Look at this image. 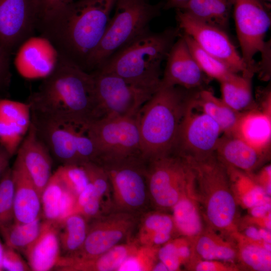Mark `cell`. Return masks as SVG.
Returning a JSON list of instances; mask_svg holds the SVG:
<instances>
[{
  "label": "cell",
  "instance_id": "cell-1",
  "mask_svg": "<svg viewBox=\"0 0 271 271\" xmlns=\"http://www.w3.org/2000/svg\"><path fill=\"white\" fill-rule=\"evenodd\" d=\"M115 1L76 0L41 18L37 30L52 44L60 57L86 71L106 29Z\"/></svg>",
  "mask_w": 271,
  "mask_h": 271
},
{
  "label": "cell",
  "instance_id": "cell-2",
  "mask_svg": "<svg viewBox=\"0 0 271 271\" xmlns=\"http://www.w3.org/2000/svg\"><path fill=\"white\" fill-rule=\"evenodd\" d=\"M31 114L84 128L98 119L93 75L60 56L28 100Z\"/></svg>",
  "mask_w": 271,
  "mask_h": 271
},
{
  "label": "cell",
  "instance_id": "cell-3",
  "mask_svg": "<svg viewBox=\"0 0 271 271\" xmlns=\"http://www.w3.org/2000/svg\"><path fill=\"white\" fill-rule=\"evenodd\" d=\"M200 90L160 86L141 107L136 117L145 160L173 152L186 109Z\"/></svg>",
  "mask_w": 271,
  "mask_h": 271
},
{
  "label": "cell",
  "instance_id": "cell-4",
  "mask_svg": "<svg viewBox=\"0 0 271 271\" xmlns=\"http://www.w3.org/2000/svg\"><path fill=\"white\" fill-rule=\"evenodd\" d=\"M185 158L194 173L193 193L203 219L208 227L231 238L238 231V204L226 166L215 153L202 159Z\"/></svg>",
  "mask_w": 271,
  "mask_h": 271
},
{
  "label": "cell",
  "instance_id": "cell-5",
  "mask_svg": "<svg viewBox=\"0 0 271 271\" xmlns=\"http://www.w3.org/2000/svg\"><path fill=\"white\" fill-rule=\"evenodd\" d=\"M179 29L149 30L112 55L97 70L115 74L140 87L155 92L161 80V64L178 39Z\"/></svg>",
  "mask_w": 271,
  "mask_h": 271
},
{
  "label": "cell",
  "instance_id": "cell-6",
  "mask_svg": "<svg viewBox=\"0 0 271 271\" xmlns=\"http://www.w3.org/2000/svg\"><path fill=\"white\" fill-rule=\"evenodd\" d=\"M161 7L160 4L152 5L147 0H116L113 15L88 61L86 71L91 73L99 69L115 53L149 30Z\"/></svg>",
  "mask_w": 271,
  "mask_h": 271
},
{
  "label": "cell",
  "instance_id": "cell-7",
  "mask_svg": "<svg viewBox=\"0 0 271 271\" xmlns=\"http://www.w3.org/2000/svg\"><path fill=\"white\" fill-rule=\"evenodd\" d=\"M146 162L149 197L159 209L171 210L192 189L194 176L189 162L174 152Z\"/></svg>",
  "mask_w": 271,
  "mask_h": 271
},
{
  "label": "cell",
  "instance_id": "cell-8",
  "mask_svg": "<svg viewBox=\"0 0 271 271\" xmlns=\"http://www.w3.org/2000/svg\"><path fill=\"white\" fill-rule=\"evenodd\" d=\"M136 116L101 118L85 127L96 149V162L143 157Z\"/></svg>",
  "mask_w": 271,
  "mask_h": 271
},
{
  "label": "cell",
  "instance_id": "cell-9",
  "mask_svg": "<svg viewBox=\"0 0 271 271\" xmlns=\"http://www.w3.org/2000/svg\"><path fill=\"white\" fill-rule=\"evenodd\" d=\"M98 163L107 175L118 211L132 213L143 209L149 197L146 160L137 156Z\"/></svg>",
  "mask_w": 271,
  "mask_h": 271
},
{
  "label": "cell",
  "instance_id": "cell-10",
  "mask_svg": "<svg viewBox=\"0 0 271 271\" xmlns=\"http://www.w3.org/2000/svg\"><path fill=\"white\" fill-rule=\"evenodd\" d=\"M266 0H231L232 13L241 56L247 66L256 72L254 57L270 47L265 41L271 24L270 6Z\"/></svg>",
  "mask_w": 271,
  "mask_h": 271
},
{
  "label": "cell",
  "instance_id": "cell-11",
  "mask_svg": "<svg viewBox=\"0 0 271 271\" xmlns=\"http://www.w3.org/2000/svg\"><path fill=\"white\" fill-rule=\"evenodd\" d=\"M91 73L94 80L98 119L135 116L155 92L112 73L97 70Z\"/></svg>",
  "mask_w": 271,
  "mask_h": 271
},
{
  "label": "cell",
  "instance_id": "cell-12",
  "mask_svg": "<svg viewBox=\"0 0 271 271\" xmlns=\"http://www.w3.org/2000/svg\"><path fill=\"white\" fill-rule=\"evenodd\" d=\"M179 30L191 37L205 52L221 61L234 72L252 77L254 72L243 61L226 32L176 10Z\"/></svg>",
  "mask_w": 271,
  "mask_h": 271
},
{
  "label": "cell",
  "instance_id": "cell-13",
  "mask_svg": "<svg viewBox=\"0 0 271 271\" xmlns=\"http://www.w3.org/2000/svg\"><path fill=\"white\" fill-rule=\"evenodd\" d=\"M197 95L186 109L173 151L183 157L196 159L215 153L222 133L218 124L197 105Z\"/></svg>",
  "mask_w": 271,
  "mask_h": 271
},
{
  "label": "cell",
  "instance_id": "cell-14",
  "mask_svg": "<svg viewBox=\"0 0 271 271\" xmlns=\"http://www.w3.org/2000/svg\"><path fill=\"white\" fill-rule=\"evenodd\" d=\"M91 221L81 248L69 257L89 259L100 255L120 243L131 232L136 223L132 213L121 211L101 215Z\"/></svg>",
  "mask_w": 271,
  "mask_h": 271
},
{
  "label": "cell",
  "instance_id": "cell-15",
  "mask_svg": "<svg viewBox=\"0 0 271 271\" xmlns=\"http://www.w3.org/2000/svg\"><path fill=\"white\" fill-rule=\"evenodd\" d=\"M39 0H0V46L10 54L34 36L40 20Z\"/></svg>",
  "mask_w": 271,
  "mask_h": 271
},
{
  "label": "cell",
  "instance_id": "cell-16",
  "mask_svg": "<svg viewBox=\"0 0 271 271\" xmlns=\"http://www.w3.org/2000/svg\"><path fill=\"white\" fill-rule=\"evenodd\" d=\"M166 60L160 86H177L188 90L205 88L209 78L198 66L180 34Z\"/></svg>",
  "mask_w": 271,
  "mask_h": 271
},
{
  "label": "cell",
  "instance_id": "cell-17",
  "mask_svg": "<svg viewBox=\"0 0 271 271\" xmlns=\"http://www.w3.org/2000/svg\"><path fill=\"white\" fill-rule=\"evenodd\" d=\"M17 50L16 68L27 79H44L54 71L60 59L52 44L41 35L29 38Z\"/></svg>",
  "mask_w": 271,
  "mask_h": 271
},
{
  "label": "cell",
  "instance_id": "cell-18",
  "mask_svg": "<svg viewBox=\"0 0 271 271\" xmlns=\"http://www.w3.org/2000/svg\"><path fill=\"white\" fill-rule=\"evenodd\" d=\"M17 158L32 178L41 195L52 176L51 154L31 121L17 152Z\"/></svg>",
  "mask_w": 271,
  "mask_h": 271
},
{
  "label": "cell",
  "instance_id": "cell-19",
  "mask_svg": "<svg viewBox=\"0 0 271 271\" xmlns=\"http://www.w3.org/2000/svg\"><path fill=\"white\" fill-rule=\"evenodd\" d=\"M39 136L49 149L52 157L62 165L79 164L74 126L32 114ZM80 165V164H79Z\"/></svg>",
  "mask_w": 271,
  "mask_h": 271
},
{
  "label": "cell",
  "instance_id": "cell-20",
  "mask_svg": "<svg viewBox=\"0 0 271 271\" xmlns=\"http://www.w3.org/2000/svg\"><path fill=\"white\" fill-rule=\"evenodd\" d=\"M31 121L28 102L0 99V145L11 156L17 153Z\"/></svg>",
  "mask_w": 271,
  "mask_h": 271
},
{
  "label": "cell",
  "instance_id": "cell-21",
  "mask_svg": "<svg viewBox=\"0 0 271 271\" xmlns=\"http://www.w3.org/2000/svg\"><path fill=\"white\" fill-rule=\"evenodd\" d=\"M11 169L14 185V221L32 222L42 215L41 195L17 158Z\"/></svg>",
  "mask_w": 271,
  "mask_h": 271
},
{
  "label": "cell",
  "instance_id": "cell-22",
  "mask_svg": "<svg viewBox=\"0 0 271 271\" xmlns=\"http://www.w3.org/2000/svg\"><path fill=\"white\" fill-rule=\"evenodd\" d=\"M24 254L31 270L54 269L61 255L57 223L44 219L38 235Z\"/></svg>",
  "mask_w": 271,
  "mask_h": 271
},
{
  "label": "cell",
  "instance_id": "cell-23",
  "mask_svg": "<svg viewBox=\"0 0 271 271\" xmlns=\"http://www.w3.org/2000/svg\"><path fill=\"white\" fill-rule=\"evenodd\" d=\"M215 153L224 164L247 173H252L270 156L234 135L225 134L219 138Z\"/></svg>",
  "mask_w": 271,
  "mask_h": 271
},
{
  "label": "cell",
  "instance_id": "cell-24",
  "mask_svg": "<svg viewBox=\"0 0 271 271\" xmlns=\"http://www.w3.org/2000/svg\"><path fill=\"white\" fill-rule=\"evenodd\" d=\"M242 112L233 135L261 152L269 154L271 105H261Z\"/></svg>",
  "mask_w": 271,
  "mask_h": 271
},
{
  "label": "cell",
  "instance_id": "cell-25",
  "mask_svg": "<svg viewBox=\"0 0 271 271\" xmlns=\"http://www.w3.org/2000/svg\"><path fill=\"white\" fill-rule=\"evenodd\" d=\"M137 241L119 243L100 255L89 259L61 256L54 268L61 271L117 270L123 261L139 245Z\"/></svg>",
  "mask_w": 271,
  "mask_h": 271
},
{
  "label": "cell",
  "instance_id": "cell-26",
  "mask_svg": "<svg viewBox=\"0 0 271 271\" xmlns=\"http://www.w3.org/2000/svg\"><path fill=\"white\" fill-rule=\"evenodd\" d=\"M41 199L43 218L57 224L73 213L76 197L54 173Z\"/></svg>",
  "mask_w": 271,
  "mask_h": 271
},
{
  "label": "cell",
  "instance_id": "cell-27",
  "mask_svg": "<svg viewBox=\"0 0 271 271\" xmlns=\"http://www.w3.org/2000/svg\"><path fill=\"white\" fill-rule=\"evenodd\" d=\"M193 254L204 260L234 263L237 260V248L233 239L207 227L192 239Z\"/></svg>",
  "mask_w": 271,
  "mask_h": 271
},
{
  "label": "cell",
  "instance_id": "cell-28",
  "mask_svg": "<svg viewBox=\"0 0 271 271\" xmlns=\"http://www.w3.org/2000/svg\"><path fill=\"white\" fill-rule=\"evenodd\" d=\"M224 165L237 204L250 209L254 206L270 202V196L257 183L253 173H247Z\"/></svg>",
  "mask_w": 271,
  "mask_h": 271
},
{
  "label": "cell",
  "instance_id": "cell-29",
  "mask_svg": "<svg viewBox=\"0 0 271 271\" xmlns=\"http://www.w3.org/2000/svg\"><path fill=\"white\" fill-rule=\"evenodd\" d=\"M198 107L212 118L219 125L223 134L233 135L242 114L215 96L209 89H202L196 98Z\"/></svg>",
  "mask_w": 271,
  "mask_h": 271
},
{
  "label": "cell",
  "instance_id": "cell-30",
  "mask_svg": "<svg viewBox=\"0 0 271 271\" xmlns=\"http://www.w3.org/2000/svg\"><path fill=\"white\" fill-rule=\"evenodd\" d=\"M171 210L176 231L181 236L193 239L204 229L203 217L193 189L185 194Z\"/></svg>",
  "mask_w": 271,
  "mask_h": 271
},
{
  "label": "cell",
  "instance_id": "cell-31",
  "mask_svg": "<svg viewBox=\"0 0 271 271\" xmlns=\"http://www.w3.org/2000/svg\"><path fill=\"white\" fill-rule=\"evenodd\" d=\"M175 231L172 215L160 212H152L143 218L137 241L140 245L159 248L172 239Z\"/></svg>",
  "mask_w": 271,
  "mask_h": 271
},
{
  "label": "cell",
  "instance_id": "cell-32",
  "mask_svg": "<svg viewBox=\"0 0 271 271\" xmlns=\"http://www.w3.org/2000/svg\"><path fill=\"white\" fill-rule=\"evenodd\" d=\"M179 10L226 32L232 14V2L231 0H190L183 9Z\"/></svg>",
  "mask_w": 271,
  "mask_h": 271
},
{
  "label": "cell",
  "instance_id": "cell-33",
  "mask_svg": "<svg viewBox=\"0 0 271 271\" xmlns=\"http://www.w3.org/2000/svg\"><path fill=\"white\" fill-rule=\"evenodd\" d=\"M237 248V260L255 271L271 270L270 243L249 238L238 231L232 236Z\"/></svg>",
  "mask_w": 271,
  "mask_h": 271
},
{
  "label": "cell",
  "instance_id": "cell-34",
  "mask_svg": "<svg viewBox=\"0 0 271 271\" xmlns=\"http://www.w3.org/2000/svg\"><path fill=\"white\" fill-rule=\"evenodd\" d=\"M251 77L234 73L220 82L221 99L229 106L238 112L254 108Z\"/></svg>",
  "mask_w": 271,
  "mask_h": 271
},
{
  "label": "cell",
  "instance_id": "cell-35",
  "mask_svg": "<svg viewBox=\"0 0 271 271\" xmlns=\"http://www.w3.org/2000/svg\"><path fill=\"white\" fill-rule=\"evenodd\" d=\"M61 255L72 256L81 248L86 237L88 223L81 214L69 215L57 224Z\"/></svg>",
  "mask_w": 271,
  "mask_h": 271
},
{
  "label": "cell",
  "instance_id": "cell-36",
  "mask_svg": "<svg viewBox=\"0 0 271 271\" xmlns=\"http://www.w3.org/2000/svg\"><path fill=\"white\" fill-rule=\"evenodd\" d=\"M43 218L42 215L29 223H19L14 221L1 226L0 235L4 244L24 253L38 235L44 220Z\"/></svg>",
  "mask_w": 271,
  "mask_h": 271
},
{
  "label": "cell",
  "instance_id": "cell-37",
  "mask_svg": "<svg viewBox=\"0 0 271 271\" xmlns=\"http://www.w3.org/2000/svg\"><path fill=\"white\" fill-rule=\"evenodd\" d=\"M193 254L192 239L181 236L161 246L158 248V258L165 264L168 271H177L186 265Z\"/></svg>",
  "mask_w": 271,
  "mask_h": 271
},
{
  "label": "cell",
  "instance_id": "cell-38",
  "mask_svg": "<svg viewBox=\"0 0 271 271\" xmlns=\"http://www.w3.org/2000/svg\"><path fill=\"white\" fill-rule=\"evenodd\" d=\"M180 34L198 66L209 78L220 82L236 73L224 63L203 50L191 37L181 33Z\"/></svg>",
  "mask_w": 271,
  "mask_h": 271
},
{
  "label": "cell",
  "instance_id": "cell-39",
  "mask_svg": "<svg viewBox=\"0 0 271 271\" xmlns=\"http://www.w3.org/2000/svg\"><path fill=\"white\" fill-rule=\"evenodd\" d=\"M159 248L139 245L123 261L117 270L152 271L158 260Z\"/></svg>",
  "mask_w": 271,
  "mask_h": 271
},
{
  "label": "cell",
  "instance_id": "cell-40",
  "mask_svg": "<svg viewBox=\"0 0 271 271\" xmlns=\"http://www.w3.org/2000/svg\"><path fill=\"white\" fill-rule=\"evenodd\" d=\"M63 184L77 197L88 185L89 181L81 165H61L55 171Z\"/></svg>",
  "mask_w": 271,
  "mask_h": 271
},
{
  "label": "cell",
  "instance_id": "cell-41",
  "mask_svg": "<svg viewBox=\"0 0 271 271\" xmlns=\"http://www.w3.org/2000/svg\"><path fill=\"white\" fill-rule=\"evenodd\" d=\"M14 221V185L10 167L0 179V227Z\"/></svg>",
  "mask_w": 271,
  "mask_h": 271
},
{
  "label": "cell",
  "instance_id": "cell-42",
  "mask_svg": "<svg viewBox=\"0 0 271 271\" xmlns=\"http://www.w3.org/2000/svg\"><path fill=\"white\" fill-rule=\"evenodd\" d=\"M84 168L89 182L93 185L94 193L103 200L110 192V185L107 175L98 163L88 162L81 164Z\"/></svg>",
  "mask_w": 271,
  "mask_h": 271
},
{
  "label": "cell",
  "instance_id": "cell-43",
  "mask_svg": "<svg viewBox=\"0 0 271 271\" xmlns=\"http://www.w3.org/2000/svg\"><path fill=\"white\" fill-rule=\"evenodd\" d=\"M188 270L195 271H234L240 268L234 263L213 260H204L194 254L185 265Z\"/></svg>",
  "mask_w": 271,
  "mask_h": 271
},
{
  "label": "cell",
  "instance_id": "cell-44",
  "mask_svg": "<svg viewBox=\"0 0 271 271\" xmlns=\"http://www.w3.org/2000/svg\"><path fill=\"white\" fill-rule=\"evenodd\" d=\"M2 263L3 270L8 271L31 270L28 262L24 260L19 251L5 244Z\"/></svg>",
  "mask_w": 271,
  "mask_h": 271
},
{
  "label": "cell",
  "instance_id": "cell-45",
  "mask_svg": "<svg viewBox=\"0 0 271 271\" xmlns=\"http://www.w3.org/2000/svg\"><path fill=\"white\" fill-rule=\"evenodd\" d=\"M75 1L76 0H39L40 12V19Z\"/></svg>",
  "mask_w": 271,
  "mask_h": 271
},
{
  "label": "cell",
  "instance_id": "cell-46",
  "mask_svg": "<svg viewBox=\"0 0 271 271\" xmlns=\"http://www.w3.org/2000/svg\"><path fill=\"white\" fill-rule=\"evenodd\" d=\"M253 175L257 183L262 187L266 194L270 196V165L263 167L256 175Z\"/></svg>",
  "mask_w": 271,
  "mask_h": 271
},
{
  "label": "cell",
  "instance_id": "cell-47",
  "mask_svg": "<svg viewBox=\"0 0 271 271\" xmlns=\"http://www.w3.org/2000/svg\"><path fill=\"white\" fill-rule=\"evenodd\" d=\"M10 154L0 145V179L9 168Z\"/></svg>",
  "mask_w": 271,
  "mask_h": 271
},
{
  "label": "cell",
  "instance_id": "cell-48",
  "mask_svg": "<svg viewBox=\"0 0 271 271\" xmlns=\"http://www.w3.org/2000/svg\"><path fill=\"white\" fill-rule=\"evenodd\" d=\"M10 53L0 46V80L8 70Z\"/></svg>",
  "mask_w": 271,
  "mask_h": 271
},
{
  "label": "cell",
  "instance_id": "cell-49",
  "mask_svg": "<svg viewBox=\"0 0 271 271\" xmlns=\"http://www.w3.org/2000/svg\"><path fill=\"white\" fill-rule=\"evenodd\" d=\"M190 1V0H166L164 8L166 9L174 8L176 10H182Z\"/></svg>",
  "mask_w": 271,
  "mask_h": 271
},
{
  "label": "cell",
  "instance_id": "cell-50",
  "mask_svg": "<svg viewBox=\"0 0 271 271\" xmlns=\"http://www.w3.org/2000/svg\"><path fill=\"white\" fill-rule=\"evenodd\" d=\"M152 271H168V269L163 262L158 259L155 264Z\"/></svg>",
  "mask_w": 271,
  "mask_h": 271
},
{
  "label": "cell",
  "instance_id": "cell-51",
  "mask_svg": "<svg viewBox=\"0 0 271 271\" xmlns=\"http://www.w3.org/2000/svg\"><path fill=\"white\" fill-rule=\"evenodd\" d=\"M4 244L3 243L0 238V271L3 270L2 267V257L4 250Z\"/></svg>",
  "mask_w": 271,
  "mask_h": 271
},
{
  "label": "cell",
  "instance_id": "cell-52",
  "mask_svg": "<svg viewBox=\"0 0 271 271\" xmlns=\"http://www.w3.org/2000/svg\"><path fill=\"white\" fill-rule=\"evenodd\" d=\"M266 1H270V0H266Z\"/></svg>",
  "mask_w": 271,
  "mask_h": 271
}]
</instances>
